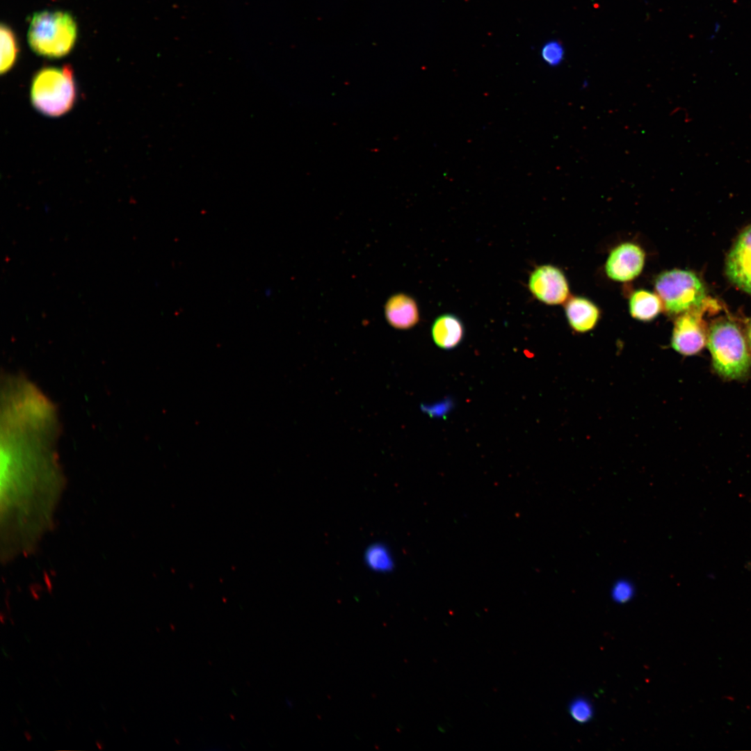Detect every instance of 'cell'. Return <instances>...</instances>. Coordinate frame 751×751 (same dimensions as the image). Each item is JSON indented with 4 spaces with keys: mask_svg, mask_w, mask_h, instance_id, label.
<instances>
[{
    "mask_svg": "<svg viewBox=\"0 0 751 751\" xmlns=\"http://www.w3.org/2000/svg\"><path fill=\"white\" fill-rule=\"evenodd\" d=\"M712 368L720 378L740 380L751 371V349L746 337L733 321L720 319L708 330L707 343Z\"/></svg>",
    "mask_w": 751,
    "mask_h": 751,
    "instance_id": "6da1fadb",
    "label": "cell"
},
{
    "mask_svg": "<svg viewBox=\"0 0 751 751\" xmlns=\"http://www.w3.org/2000/svg\"><path fill=\"white\" fill-rule=\"evenodd\" d=\"M78 97L72 67H45L32 79L30 98L34 108L48 117H59L70 111Z\"/></svg>",
    "mask_w": 751,
    "mask_h": 751,
    "instance_id": "7a4b0ae2",
    "label": "cell"
},
{
    "mask_svg": "<svg viewBox=\"0 0 751 751\" xmlns=\"http://www.w3.org/2000/svg\"><path fill=\"white\" fill-rule=\"evenodd\" d=\"M77 34V24L70 13L44 10L32 17L27 37L29 46L35 54L56 58L72 51Z\"/></svg>",
    "mask_w": 751,
    "mask_h": 751,
    "instance_id": "3957f363",
    "label": "cell"
},
{
    "mask_svg": "<svg viewBox=\"0 0 751 751\" xmlns=\"http://www.w3.org/2000/svg\"><path fill=\"white\" fill-rule=\"evenodd\" d=\"M656 293L663 309L679 316L701 306L707 299L701 280L693 272L672 269L659 274L654 281Z\"/></svg>",
    "mask_w": 751,
    "mask_h": 751,
    "instance_id": "277c9868",
    "label": "cell"
},
{
    "mask_svg": "<svg viewBox=\"0 0 751 751\" xmlns=\"http://www.w3.org/2000/svg\"><path fill=\"white\" fill-rule=\"evenodd\" d=\"M706 299L699 307L680 314L675 319L671 338L672 348L684 356H693L703 350L707 343L708 330L703 316L709 307L716 305Z\"/></svg>",
    "mask_w": 751,
    "mask_h": 751,
    "instance_id": "5b68a950",
    "label": "cell"
},
{
    "mask_svg": "<svg viewBox=\"0 0 751 751\" xmlns=\"http://www.w3.org/2000/svg\"><path fill=\"white\" fill-rule=\"evenodd\" d=\"M528 286L537 300L549 305L563 303L570 293L565 275L558 268L550 264L536 267L530 274Z\"/></svg>",
    "mask_w": 751,
    "mask_h": 751,
    "instance_id": "8992f818",
    "label": "cell"
},
{
    "mask_svg": "<svg viewBox=\"0 0 751 751\" xmlns=\"http://www.w3.org/2000/svg\"><path fill=\"white\" fill-rule=\"evenodd\" d=\"M645 254L638 245L624 243L615 247L608 255L605 271L615 281L628 282L637 277L643 270Z\"/></svg>",
    "mask_w": 751,
    "mask_h": 751,
    "instance_id": "52a82bcc",
    "label": "cell"
},
{
    "mask_svg": "<svg viewBox=\"0 0 751 751\" xmlns=\"http://www.w3.org/2000/svg\"><path fill=\"white\" fill-rule=\"evenodd\" d=\"M726 274L740 289L751 294V225L743 229L726 260Z\"/></svg>",
    "mask_w": 751,
    "mask_h": 751,
    "instance_id": "ba28073f",
    "label": "cell"
},
{
    "mask_svg": "<svg viewBox=\"0 0 751 751\" xmlns=\"http://www.w3.org/2000/svg\"><path fill=\"white\" fill-rule=\"evenodd\" d=\"M385 314L388 323L400 330L410 329L419 320L416 301L410 296L403 293L393 296L387 300Z\"/></svg>",
    "mask_w": 751,
    "mask_h": 751,
    "instance_id": "9c48e42d",
    "label": "cell"
},
{
    "mask_svg": "<svg viewBox=\"0 0 751 751\" xmlns=\"http://www.w3.org/2000/svg\"><path fill=\"white\" fill-rule=\"evenodd\" d=\"M565 312L571 328L581 333L593 329L600 316L598 307L583 297L570 298L566 302Z\"/></svg>",
    "mask_w": 751,
    "mask_h": 751,
    "instance_id": "30bf717a",
    "label": "cell"
},
{
    "mask_svg": "<svg viewBox=\"0 0 751 751\" xmlns=\"http://www.w3.org/2000/svg\"><path fill=\"white\" fill-rule=\"evenodd\" d=\"M431 335L438 347L449 350L461 343L465 335V328L458 316L452 314H444L436 318L433 323Z\"/></svg>",
    "mask_w": 751,
    "mask_h": 751,
    "instance_id": "8fae6325",
    "label": "cell"
},
{
    "mask_svg": "<svg viewBox=\"0 0 751 751\" xmlns=\"http://www.w3.org/2000/svg\"><path fill=\"white\" fill-rule=\"evenodd\" d=\"M629 306L633 318L646 322L654 319L663 310L662 302L658 295L643 289L631 294Z\"/></svg>",
    "mask_w": 751,
    "mask_h": 751,
    "instance_id": "7c38bea8",
    "label": "cell"
},
{
    "mask_svg": "<svg viewBox=\"0 0 751 751\" xmlns=\"http://www.w3.org/2000/svg\"><path fill=\"white\" fill-rule=\"evenodd\" d=\"M1 37V74L10 70L16 63L19 47L16 35L12 29L2 23L0 27Z\"/></svg>",
    "mask_w": 751,
    "mask_h": 751,
    "instance_id": "4fadbf2b",
    "label": "cell"
},
{
    "mask_svg": "<svg viewBox=\"0 0 751 751\" xmlns=\"http://www.w3.org/2000/svg\"><path fill=\"white\" fill-rule=\"evenodd\" d=\"M364 561L369 568L380 573L390 572L394 567L389 549L381 543H374L367 547Z\"/></svg>",
    "mask_w": 751,
    "mask_h": 751,
    "instance_id": "5bb4252c",
    "label": "cell"
},
{
    "mask_svg": "<svg viewBox=\"0 0 751 751\" xmlns=\"http://www.w3.org/2000/svg\"><path fill=\"white\" fill-rule=\"evenodd\" d=\"M569 712L572 718L579 723L588 722L593 716L590 702L583 697L576 698L570 703Z\"/></svg>",
    "mask_w": 751,
    "mask_h": 751,
    "instance_id": "9a60e30c",
    "label": "cell"
},
{
    "mask_svg": "<svg viewBox=\"0 0 751 751\" xmlns=\"http://www.w3.org/2000/svg\"><path fill=\"white\" fill-rule=\"evenodd\" d=\"M541 57L549 66L556 67L561 63L564 58V48L557 40L546 42L541 49Z\"/></svg>",
    "mask_w": 751,
    "mask_h": 751,
    "instance_id": "2e32d148",
    "label": "cell"
},
{
    "mask_svg": "<svg viewBox=\"0 0 751 751\" xmlns=\"http://www.w3.org/2000/svg\"><path fill=\"white\" fill-rule=\"evenodd\" d=\"M633 595L634 587L631 582L627 580L617 581L612 587V598L617 603L623 604L629 601Z\"/></svg>",
    "mask_w": 751,
    "mask_h": 751,
    "instance_id": "e0dca14e",
    "label": "cell"
},
{
    "mask_svg": "<svg viewBox=\"0 0 751 751\" xmlns=\"http://www.w3.org/2000/svg\"><path fill=\"white\" fill-rule=\"evenodd\" d=\"M746 333V339L751 349V321L748 325Z\"/></svg>",
    "mask_w": 751,
    "mask_h": 751,
    "instance_id": "ac0fdd59",
    "label": "cell"
},
{
    "mask_svg": "<svg viewBox=\"0 0 751 751\" xmlns=\"http://www.w3.org/2000/svg\"><path fill=\"white\" fill-rule=\"evenodd\" d=\"M28 734H27L26 732H25V736H26L27 739H28V740H30V739H31V737H30V736H29V735H28Z\"/></svg>",
    "mask_w": 751,
    "mask_h": 751,
    "instance_id": "d6986e66",
    "label": "cell"
}]
</instances>
